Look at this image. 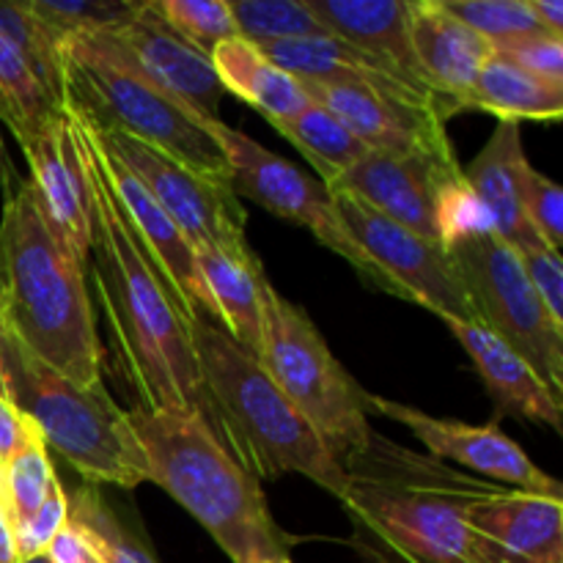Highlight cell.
Wrapping results in <instances>:
<instances>
[{
    "instance_id": "33",
    "label": "cell",
    "mask_w": 563,
    "mask_h": 563,
    "mask_svg": "<svg viewBox=\"0 0 563 563\" xmlns=\"http://www.w3.org/2000/svg\"><path fill=\"white\" fill-rule=\"evenodd\" d=\"M55 467L49 460V451L42 440H33L31 445L3 462V493H0V506L9 520L11 533L20 531L42 500L47 498L49 484L55 482Z\"/></svg>"
},
{
    "instance_id": "21",
    "label": "cell",
    "mask_w": 563,
    "mask_h": 563,
    "mask_svg": "<svg viewBox=\"0 0 563 563\" xmlns=\"http://www.w3.org/2000/svg\"><path fill=\"white\" fill-rule=\"evenodd\" d=\"M528 165L531 163L522 152L520 124L498 121L482 152L471 159V165L462 168L467 187L487 209L493 231L517 253L544 245L533 234L526 209H522V176Z\"/></svg>"
},
{
    "instance_id": "12",
    "label": "cell",
    "mask_w": 563,
    "mask_h": 563,
    "mask_svg": "<svg viewBox=\"0 0 563 563\" xmlns=\"http://www.w3.org/2000/svg\"><path fill=\"white\" fill-rule=\"evenodd\" d=\"M66 38L80 42L82 47L93 49L163 91L201 130L209 121L220 119V102L225 91L214 75L212 60L176 36L143 0L119 25L108 31L75 33Z\"/></svg>"
},
{
    "instance_id": "8",
    "label": "cell",
    "mask_w": 563,
    "mask_h": 563,
    "mask_svg": "<svg viewBox=\"0 0 563 563\" xmlns=\"http://www.w3.org/2000/svg\"><path fill=\"white\" fill-rule=\"evenodd\" d=\"M64 53L66 99L97 124L124 132L196 174L229 181V163L218 143L174 99L80 42L66 38Z\"/></svg>"
},
{
    "instance_id": "28",
    "label": "cell",
    "mask_w": 563,
    "mask_h": 563,
    "mask_svg": "<svg viewBox=\"0 0 563 563\" xmlns=\"http://www.w3.org/2000/svg\"><path fill=\"white\" fill-rule=\"evenodd\" d=\"M269 124L311 163V168L322 176L319 181L324 187L333 185L344 170H350L357 159L368 154V148L317 102H311L297 115L269 121Z\"/></svg>"
},
{
    "instance_id": "15",
    "label": "cell",
    "mask_w": 563,
    "mask_h": 563,
    "mask_svg": "<svg viewBox=\"0 0 563 563\" xmlns=\"http://www.w3.org/2000/svg\"><path fill=\"white\" fill-rule=\"evenodd\" d=\"M460 181H465V174L456 157L368 152L328 185V190L357 198L374 212L445 247L440 234V207L445 192Z\"/></svg>"
},
{
    "instance_id": "41",
    "label": "cell",
    "mask_w": 563,
    "mask_h": 563,
    "mask_svg": "<svg viewBox=\"0 0 563 563\" xmlns=\"http://www.w3.org/2000/svg\"><path fill=\"white\" fill-rule=\"evenodd\" d=\"M44 559H47V563H108L93 533L71 520L49 542Z\"/></svg>"
},
{
    "instance_id": "45",
    "label": "cell",
    "mask_w": 563,
    "mask_h": 563,
    "mask_svg": "<svg viewBox=\"0 0 563 563\" xmlns=\"http://www.w3.org/2000/svg\"><path fill=\"white\" fill-rule=\"evenodd\" d=\"M0 399L11 401V390H9V377H5L3 361H0Z\"/></svg>"
},
{
    "instance_id": "6",
    "label": "cell",
    "mask_w": 563,
    "mask_h": 563,
    "mask_svg": "<svg viewBox=\"0 0 563 563\" xmlns=\"http://www.w3.org/2000/svg\"><path fill=\"white\" fill-rule=\"evenodd\" d=\"M0 361L9 377L11 405L31 418L47 451L64 456L82 482L91 487L113 484L121 489H135L148 482L146 460L130 427V416L115 405L104 383L80 385L64 377L3 330Z\"/></svg>"
},
{
    "instance_id": "35",
    "label": "cell",
    "mask_w": 563,
    "mask_h": 563,
    "mask_svg": "<svg viewBox=\"0 0 563 563\" xmlns=\"http://www.w3.org/2000/svg\"><path fill=\"white\" fill-rule=\"evenodd\" d=\"M451 16L487 38L489 44L542 33L528 0H440Z\"/></svg>"
},
{
    "instance_id": "9",
    "label": "cell",
    "mask_w": 563,
    "mask_h": 563,
    "mask_svg": "<svg viewBox=\"0 0 563 563\" xmlns=\"http://www.w3.org/2000/svg\"><path fill=\"white\" fill-rule=\"evenodd\" d=\"M449 256L476 308V322L511 346L542 383L563 396V330L533 291L520 256L495 231L462 236Z\"/></svg>"
},
{
    "instance_id": "39",
    "label": "cell",
    "mask_w": 563,
    "mask_h": 563,
    "mask_svg": "<svg viewBox=\"0 0 563 563\" xmlns=\"http://www.w3.org/2000/svg\"><path fill=\"white\" fill-rule=\"evenodd\" d=\"M66 522H69V498H66V489L60 487V478L55 476V482L47 489V498L42 500L36 515L14 533V548L16 555H20V563L47 553L49 542L58 537V531Z\"/></svg>"
},
{
    "instance_id": "48",
    "label": "cell",
    "mask_w": 563,
    "mask_h": 563,
    "mask_svg": "<svg viewBox=\"0 0 563 563\" xmlns=\"http://www.w3.org/2000/svg\"><path fill=\"white\" fill-rule=\"evenodd\" d=\"M262 563H291V559H280V561H262Z\"/></svg>"
},
{
    "instance_id": "23",
    "label": "cell",
    "mask_w": 563,
    "mask_h": 563,
    "mask_svg": "<svg viewBox=\"0 0 563 563\" xmlns=\"http://www.w3.org/2000/svg\"><path fill=\"white\" fill-rule=\"evenodd\" d=\"M306 3L324 31L366 49L434 102L410 47V3L405 0H306Z\"/></svg>"
},
{
    "instance_id": "47",
    "label": "cell",
    "mask_w": 563,
    "mask_h": 563,
    "mask_svg": "<svg viewBox=\"0 0 563 563\" xmlns=\"http://www.w3.org/2000/svg\"><path fill=\"white\" fill-rule=\"evenodd\" d=\"M0 493H3V460H0Z\"/></svg>"
},
{
    "instance_id": "1",
    "label": "cell",
    "mask_w": 563,
    "mask_h": 563,
    "mask_svg": "<svg viewBox=\"0 0 563 563\" xmlns=\"http://www.w3.org/2000/svg\"><path fill=\"white\" fill-rule=\"evenodd\" d=\"M77 137L91 179L88 269L121 372L141 399L137 407L198 410L212 423V407L203 390L185 311L137 245L80 130Z\"/></svg>"
},
{
    "instance_id": "10",
    "label": "cell",
    "mask_w": 563,
    "mask_h": 563,
    "mask_svg": "<svg viewBox=\"0 0 563 563\" xmlns=\"http://www.w3.org/2000/svg\"><path fill=\"white\" fill-rule=\"evenodd\" d=\"M203 132L218 143L220 154L229 163V185L236 198H251L267 212L308 229L324 247L346 258L374 289L388 291L383 275L377 273V267L368 262L366 253L357 247L346 225L341 223L333 192L322 181L308 176L289 159L264 148L245 132L223 124L220 119L203 124Z\"/></svg>"
},
{
    "instance_id": "4",
    "label": "cell",
    "mask_w": 563,
    "mask_h": 563,
    "mask_svg": "<svg viewBox=\"0 0 563 563\" xmlns=\"http://www.w3.org/2000/svg\"><path fill=\"white\" fill-rule=\"evenodd\" d=\"M126 416L148 482L190 511L231 563L289 559L297 539L275 522L262 484L225 449L203 412L135 407Z\"/></svg>"
},
{
    "instance_id": "40",
    "label": "cell",
    "mask_w": 563,
    "mask_h": 563,
    "mask_svg": "<svg viewBox=\"0 0 563 563\" xmlns=\"http://www.w3.org/2000/svg\"><path fill=\"white\" fill-rule=\"evenodd\" d=\"M531 280L533 291L542 300L544 311L563 330V258L559 251H550L548 245H537L531 251L517 253Z\"/></svg>"
},
{
    "instance_id": "18",
    "label": "cell",
    "mask_w": 563,
    "mask_h": 563,
    "mask_svg": "<svg viewBox=\"0 0 563 563\" xmlns=\"http://www.w3.org/2000/svg\"><path fill=\"white\" fill-rule=\"evenodd\" d=\"M25 163L31 168V185L66 245L71 247L82 267L88 269L91 247V179L80 137L71 124L69 110L60 104V113L38 135L20 143Z\"/></svg>"
},
{
    "instance_id": "3",
    "label": "cell",
    "mask_w": 563,
    "mask_h": 563,
    "mask_svg": "<svg viewBox=\"0 0 563 563\" xmlns=\"http://www.w3.org/2000/svg\"><path fill=\"white\" fill-rule=\"evenodd\" d=\"M0 214V330L80 385L102 383L86 267L55 231L31 179L3 170Z\"/></svg>"
},
{
    "instance_id": "11",
    "label": "cell",
    "mask_w": 563,
    "mask_h": 563,
    "mask_svg": "<svg viewBox=\"0 0 563 563\" xmlns=\"http://www.w3.org/2000/svg\"><path fill=\"white\" fill-rule=\"evenodd\" d=\"M333 203L352 240L383 275L388 295L416 302L440 319L476 322V308L445 247L344 192H333Z\"/></svg>"
},
{
    "instance_id": "37",
    "label": "cell",
    "mask_w": 563,
    "mask_h": 563,
    "mask_svg": "<svg viewBox=\"0 0 563 563\" xmlns=\"http://www.w3.org/2000/svg\"><path fill=\"white\" fill-rule=\"evenodd\" d=\"M522 209L531 223L533 234L550 247L561 253L563 242V190L553 179L539 174L528 165L522 176Z\"/></svg>"
},
{
    "instance_id": "5",
    "label": "cell",
    "mask_w": 563,
    "mask_h": 563,
    "mask_svg": "<svg viewBox=\"0 0 563 563\" xmlns=\"http://www.w3.org/2000/svg\"><path fill=\"white\" fill-rule=\"evenodd\" d=\"M212 427L253 478L300 473L344 498V467L330 456L306 418L280 394L258 357L236 344L218 322L187 317Z\"/></svg>"
},
{
    "instance_id": "7",
    "label": "cell",
    "mask_w": 563,
    "mask_h": 563,
    "mask_svg": "<svg viewBox=\"0 0 563 563\" xmlns=\"http://www.w3.org/2000/svg\"><path fill=\"white\" fill-rule=\"evenodd\" d=\"M256 357L341 467L366 449L377 432L368 394L335 361L311 317L267 278L262 284V346Z\"/></svg>"
},
{
    "instance_id": "13",
    "label": "cell",
    "mask_w": 563,
    "mask_h": 563,
    "mask_svg": "<svg viewBox=\"0 0 563 563\" xmlns=\"http://www.w3.org/2000/svg\"><path fill=\"white\" fill-rule=\"evenodd\" d=\"M82 115H86L97 141L115 159H121L157 198L159 207L179 225L192 251H198V247H225V251L251 247L245 240V207L234 196L229 181L196 174V170L174 163L157 148L135 141L124 132L97 124L86 110H82Z\"/></svg>"
},
{
    "instance_id": "26",
    "label": "cell",
    "mask_w": 563,
    "mask_h": 563,
    "mask_svg": "<svg viewBox=\"0 0 563 563\" xmlns=\"http://www.w3.org/2000/svg\"><path fill=\"white\" fill-rule=\"evenodd\" d=\"M223 91L234 93L242 102L256 108L267 121L289 119L311 104L300 80L286 75L273 64L256 44L234 36L218 44L209 55Z\"/></svg>"
},
{
    "instance_id": "24",
    "label": "cell",
    "mask_w": 563,
    "mask_h": 563,
    "mask_svg": "<svg viewBox=\"0 0 563 563\" xmlns=\"http://www.w3.org/2000/svg\"><path fill=\"white\" fill-rule=\"evenodd\" d=\"M258 49L278 69H284L286 75L300 82H355V86H368L385 93H396V97L434 104L427 93L412 88L405 77L396 75L383 60H377L355 44L344 42V38L333 36V33L262 44Z\"/></svg>"
},
{
    "instance_id": "22",
    "label": "cell",
    "mask_w": 563,
    "mask_h": 563,
    "mask_svg": "<svg viewBox=\"0 0 563 563\" xmlns=\"http://www.w3.org/2000/svg\"><path fill=\"white\" fill-rule=\"evenodd\" d=\"M443 322L465 346L500 410L561 432V396H555L542 383V377L528 366L526 357L517 355L506 341H500L482 322H462V319H443Z\"/></svg>"
},
{
    "instance_id": "34",
    "label": "cell",
    "mask_w": 563,
    "mask_h": 563,
    "mask_svg": "<svg viewBox=\"0 0 563 563\" xmlns=\"http://www.w3.org/2000/svg\"><path fill=\"white\" fill-rule=\"evenodd\" d=\"M148 9L201 55L236 36L231 5L225 0H148Z\"/></svg>"
},
{
    "instance_id": "44",
    "label": "cell",
    "mask_w": 563,
    "mask_h": 563,
    "mask_svg": "<svg viewBox=\"0 0 563 563\" xmlns=\"http://www.w3.org/2000/svg\"><path fill=\"white\" fill-rule=\"evenodd\" d=\"M0 563H20L14 548V533H11L9 520L3 515V506H0Z\"/></svg>"
},
{
    "instance_id": "20",
    "label": "cell",
    "mask_w": 563,
    "mask_h": 563,
    "mask_svg": "<svg viewBox=\"0 0 563 563\" xmlns=\"http://www.w3.org/2000/svg\"><path fill=\"white\" fill-rule=\"evenodd\" d=\"M410 47L443 121L462 113V102L495 53L487 38L451 16L440 0L410 3Z\"/></svg>"
},
{
    "instance_id": "29",
    "label": "cell",
    "mask_w": 563,
    "mask_h": 563,
    "mask_svg": "<svg viewBox=\"0 0 563 563\" xmlns=\"http://www.w3.org/2000/svg\"><path fill=\"white\" fill-rule=\"evenodd\" d=\"M58 113L60 104L44 91L20 49L0 36V124L16 137V143H25L27 137L38 135L49 121H55ZM3 168V146H0V170Z\"/></svg>"
},
{
    "instance_id": "43",
    "label": "cell",
    "mask_w": 563,
    "mask_h": 563,
    "mask_svg": "<svg viewBox=\"0 0 563 563\" xmlns=\"http://www.w3.org/2000/svg\"><path fill=\"white\" fill-rule=\"evenodd\" d=\"M539 27L553 36H563V3L561 0H528Z\"/></svg>"
},
{
    "instance_id": "46",
    "label": "cell",
    "mask_w": 563,
    "mask_h": 563,
    "mask_svg": "<svg viewBox=\"0 0 563 563\" xmlns=\"http://www.w3.org/2000/svg\"><path fill=\"white\" fill-rule=\"evenodd\" d=\"M22 563H47V559H44V555H38V559H31V561H22Z\"/></svg>"
},
{
    "instance_id": "31",
    "label": "cell",
    "mask_w": 563,
    "mask_h": 563,
    "mask_svg": "<svg viewBox=\"0 0 563 563\" xmlns=\"http://www.w3.org/2000/svg\"><path fill=\"white\" fill-rule=\"evenodd\" d=\"M69 498V520L93 533L108 563H157L141 531L130 526L91 484H80Z\"/></svg>"
},
{
    "instance_id": "14",
    "label": "cell",
    "mask_w": 563,
    "mask_h": 563,
    "mask_svg": "<svg viewBox=\"0 0 563 563\" xmlns=\"http://www.w3.org/2000/svg\"><path fill=\"white\" fill-rule=\"evenodd\" d=\"M64 104L71 113V119H75L77 130L86 137L88 148H91L93 159H97L99 170H102L104 181H108L110 192H113L115 203L124 212L137 245L143 247V253L148 256L152 267L157 269L163 284L168 286L174 300L179 302L185 317L196 313V317H207L220 324L218 308H214L212 297H209L207 286L201 280V273H198L196 251L185 240L179 225L168 218V212L159 207V201L146 190V185L97 141L82 110L71 99H64Z\"/></svg>"
},
{
    "instance_id": "25",
    "label": "cell",
    "mask_w": 563,
    "mask_h": 563,
    "mask_svg": "<svg viewBox=\"0 0 563 563\" xmlns=\"http://www.w3.org/2000/svg\"><path fill=\"white\" fill-rule=\"evenodd\" d=\"M198 273L218 308L220 328L258 355L262 346V284L264 269L251 247L225 251V247H198Z\"/></svg>"
},
{
    "instance_id": "19",
    "label": "cell",
    "mask_w": 563,
    "mask_h": 563,
    "mask_svg": "<svg viewBox=\"0 0 563 563\" xmlns=\"http://www.w3.org/2000/svg\"><path fill=\"white\" fill-rule=\"evenodd\" d=\"M467 526L493 563H563V500L489 484Z\"/></svg>"
},
{
    "instance_id": "27",
    "label": "cell",
    "mask_w": 563,
    "mask_h": 563,
    "mask_svg": "<svg viewBox=\"0 0 563 563\" xmlns=\"http://www.w3.org/2000/svg\"><path fill=\"white\" fill-rule=\"evenodd\" d=\"M465 110L498 115V121H559L563 115V86L528 75L504 55L493 53L482 75L462 102Z\"/></svg>"
},
{
    "instance_id": "2",
    "label": "cell",
    "mask_w": 563,
    "mask_h": 563,
    "mask_svg": "<svg viewBox=\"0 0 563 563\" xmlns=\"http://www.w3.org/2000/svg\"><path fill=\"white\" fill-rule=\"evenodd\" d=\"M352 544L368 563H493L467 526V506L493 482L374 432L344 462Z\"/></svg>"
},
{
    "instance_id": "36",
    "label": "cell",
    "mask_w": 563,
    "mask_h": 563,
    "mask_svg": "<svg viewBox=\"0 0 563 563\" xmlns=\"http://www.w3.org/2000/svg\"><path fill=\"white\" fill-rule=\"evenodd\" d=\"M27 5L64 42L75 33L119 25L141 5V0H27Z\"/></svg>"
},
{
    "instance_id": "32",
    "label": "cell",
    "mask_w": 563,
    "mask_h": 563,
    "mask_svg": "<svg viewBox=\"0 0 563 563\" xmlns=\"http://www.w3.org/2000/svg\"><path fill=\"white\" fill-rule=\"evenodd\" d=\"M229 5L236 36L256 47L328 33L306 0H234Z\"/></svg>"
},
{
    "instance_id": "16",
    "label": "cell",
    "mask_w": 563,
    "mask_h": 563,
    "mask_svg": "<svg viewBox=\"0 0 563 563\" xmlns=\"http://www.w3.org/2000/svg\"><path fill=\"white\" fill-rule=\"evenodd\" d=\"M368 410H372V416L377 412V416H385L410 429L427 445L429 454L438 456V460H451L462 467H471L493 484L500 482V487L563 500L559 478L533 465L531 456L495 421L487 427H471V423L449 421V418H432L416 407L388 401L385 396L374 394H368Z\"/></svg>"
},
{
    "instance_id": "42",
    "label": "cell",
    "mask_w": 563,
    "mask_h": 563,
    "mask_svg": "<svg viewBox=\"0 0 563 563\" xmlns=\"http://www.w3.org/2000/svg\"><path fill=\"white\" fill-rule=\"evenodd\" d=\"M33 440L42 438H38L31 418L22 416L11 401L0 399V460H11V456L20 454L25 445H31Z\"/></svg>"
},
{
    "instance_id": "30",
    "label": "cell",
    "mask_w": 563,
    "mask_h": 563,
    "mask_svg": "<svg viewBox=\"0 0 563 563\" xmlns=\"http://www.w3.org/2000/svg\"><path fill=\"white\" fill-rule=\"evenodd\" d=\"M0 36L9 38L44 91L64 104L66 99V53L64 42L31 11L27 0H0Z\"/></svg>"
},
{
    "instance_id": "38",
    "label": "cell",
    "mask_w": 563,
    "mask_h": 563,
    "mask_svg": "<svg viewBox=\"0 0 563 563\" xmlns=\"http://www.w3.org/2000/svg\"><path fill=\"white\" fill-rule=\"evenodd\" d=\"M493 49L520 69H526L528 75L553 82V86H563V36H553V33L544 31L528 33V36L493 44Z\"/></svg>"
},
{
    "instance_id": "17",
    "label": "cell",
    "mask_w": 563,
    "mask_h": 563,
    "mask_svg": "<svg viewBox=\"0 0 563 563\" xmlns=\"http://www.w3.org/2000/svg\"><path fill=\"white\" fill-rule=\"evenodd\" d=\"M308 99L333 113L368 152L456 157L434 104L355 82H300Z\"/></svg>"
}]
</instances>
